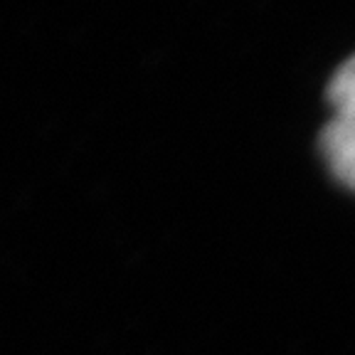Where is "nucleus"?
Masks as SVG:
<instances>
[{
    "label": "nucleus",
    "instance_id": "nucleus-2",
    "mask_svg": "<svg viewBox=\"0 0 355 355\" xmlns=\"http://www.w3.org/2000/svg\"><path fill=\"white\" fill-rule=\"evenodd\" d=\"M328 101L336 116H355V55L333 74L328 84Z\"/></svg>",
    "mask_w": 355,
    "mask_h": 355
},
{
    "label": "nucleus",
    "instance_id": "nucleus-1",
    "mask_svg": "<svg viewBox=\"0 0 355 355\" xmlns=\"http://www.w3.org/2000/svg\"><path fill=\"white\" fill-rule=\"evenodd\" d=\"M321 153L333 175L355 190V116H333L321 133Z\"/></svg>",
    "mask_w": 355,
    "mask_h": 355
}]
</instances>
